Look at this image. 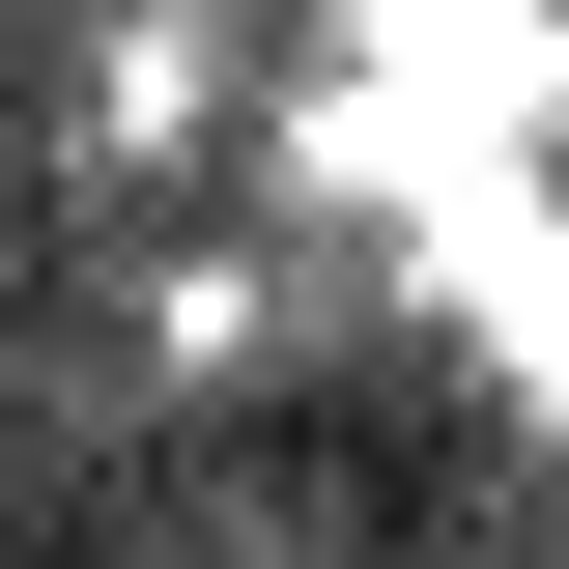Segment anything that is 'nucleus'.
I'll return each instance as SVG.
<instances>
[{
    "instance_id": "2",
    "label": "nucleus",
    "mask_w": 569,
    "mask_h": 569,
    "mask_svg": "<svg viewBox=\"0 0 569 569\" xmlns=\"http://www.w3.org/2000/svg\"><path fill=\"white\" fill-rule=\"evenodd\" d=\"M342 58H399V86H456L485 142H541L569 114V0H342Z\"/></svg>"
},
{
    "instance_id": "1",
    "label": "nucleus",
    "mask_w": 569,
    "mask_h": 569,
    "mask_svg": "<svg viewBox=\"0 0 569 569\" xmlns=\"http://www.w3.org/2000/svg\"><path fill=\"white\" fill-rule=\"evenodd\" d=\"M399 257H427V313H485V370L569 427V200H541V142H456L399 200Z\"/></svg>"
}]
</instances>
